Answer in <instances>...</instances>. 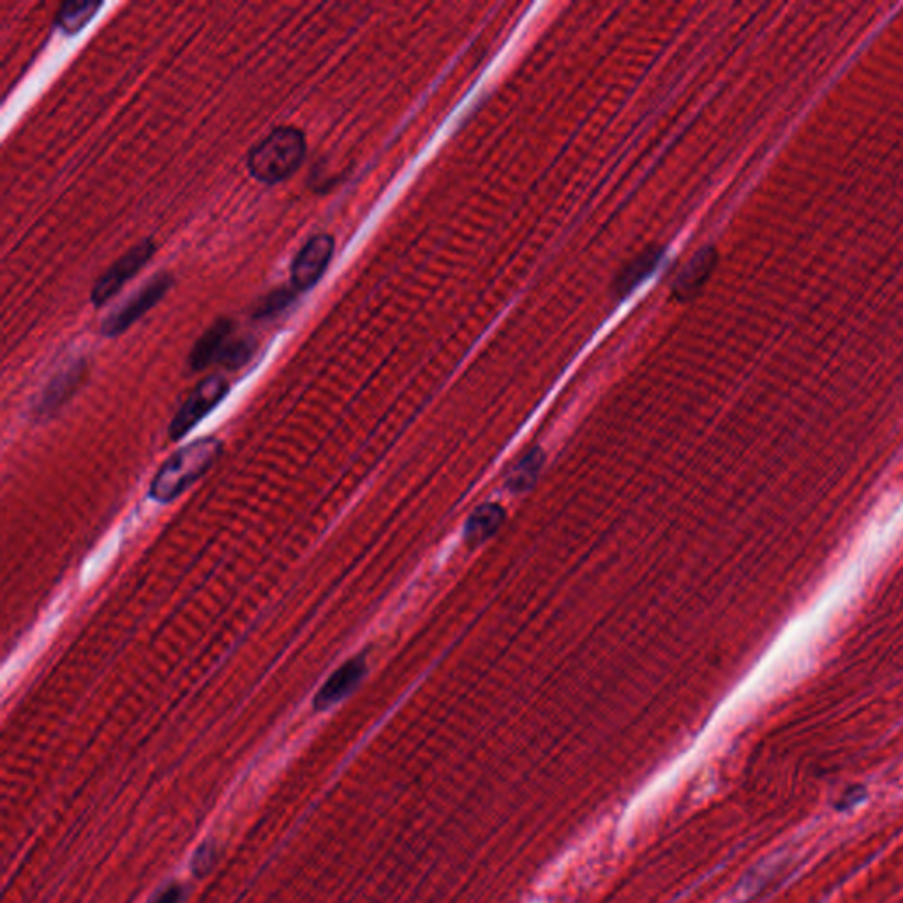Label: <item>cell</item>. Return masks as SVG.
Here are the masks:
<instances>
[{"instance_id":"obj_15","label":"cell","mask_w":903,"mask_h":903,"mask_svg":"<svg viewBox=\"0 0 903 903\" xmlns=\"http://www.w3.org/2000/svg\"><path fill=\"white\" fill-rule=\"evenodd\" d=\"M254 355V341L251 337H230V341L221 351L217 364L226 367V369H240L246 366Z\"/></svg>"},{"instance_id":"obj_16","label":"cell","mask_w":903,"mask_h":903,"mask_svg":"<svg viewBox=\"0 0 903 903\" xmlns=\"http://www.w3.org/2000/svg\"><path fill=\"white\" fill-rule=\"evenodd\" d=\"M293 300H295V293L286 288L272 292L258 304L254 311V318H270L274 314L281 313L283 309L292 304Z\"/></svg>"},{"instance_id":"obj_1","label":"cell","mask_w":903,"mask_h":903,"mask_svg":"<svg viewBox=\"0 0 903 903\" xmlns=\"http://www.w3.org/2000/svg\"><path fill=\"white\" fill-rule=\"evenodd\" d=\"M221 450V443L214 438H203L180 448L157 471L150 484V498L157 503L175 500L214 466Z\"/></svg>"},{"instance_id":"obj_3","label":"cell","mask_w":903,"mask_h":903,"mask_svg":"<svg viewBox=\"0 0 903 903\" xmlns=\"http://www.w3.org/2000/svg\"><path fill=\"white\" fill-rule=\"evenodd\" d=\"M173 277L168 272H159L156 276L147 279L135 293L129 295L119 307H115L112 313L106 316L101 323V334L106 337L120 336L126 332L136 320H140L143 314L149 313L159 300L165 297L166 292L172 288Z\"/></svg>"},{"instance_id":"obj_14","label":"cell","mask_w":903,"mask_h":903,"mask_svg":"<svg viewBox=\"0 0 903 903\" xmlns=\"http://www.w3.org/2000/svg\"><path fill=\"white\" fill-rule=\"evenodd\" d=\"M660 256H662L660 251H653V253L642 254L635 262L630 263V267L623 270V274L618 279V293L625 295V293L632 292L642 279L650 276L651 270L657 267Z\"/></svg>"},{"instance_id":"obj_2","label":"cell","mask_w":903,"mask_h":903,"mask_svg":"<svg viewBox=\"0 0 903 903\" xmlns=\"http://www.w3.org/2000/svg\"><path fill=\"white\" fill-rule=\"evenodd\" d=\"M306 152V136L302 131L297 127H277L251 149L247 168L258 182L272 186L290 179L304 163Z\"/></svg>"},{"instance_id":"obj_4","label":"cell","mask_w":903,"mask_h":903,"mask_svg":"<svg viewBox=\"0 0 903 903\" xmlns=\"http://www.w3.org/2000/svg\"><path fill=\"white\" fill-rule=\"evenodd\" d=\"M154 251H156V246L149 239L131 247L96 281L92 293H90L92 304L101 307L105 306L106 302H110L124 288V284L131 281L150 262Z\"/></svg>"},{"instance_id":"obj_11","label":"cell","mask_w":903,"mask_h":903,"mask_svg":"<svg viewBox=\"0 0 903 903\" xmlns=\"http://www.w3.org/2000/svg\"><path fill=\"white\" fill-rule=\"evenodd\" d=\"M505 519V510L498 503H487L470 515L464 526V538L468 544L478 545L493 537Z\"/></svg>"},{"instance_id":"obj_10","label":"cell","mask_w":903,"mask_h":903,"mask_svg":"<svg viewBox=\"0 0 903 903\" xmlns=\"http://www.w3.org/2000/svg\"><path fill=\"white\" fill-rule=\"evenodd\" d=\"M717 263V251L715 249H702L694 258L683 267L680 276L674 283V295L681 299L694 295L702 284L708 281L709 274L715 269Z\"/></svg>"},{"instance_id":"obj_6","label":"cell","mask_w":903,"mask_h":903,"mask_svg":"<svg viewBox=\"0 0 903 903\" xmlns=\"http://www.w3.org/2000/svg\"><path fill=\"white\" fill-rule=\"evenodd\" d=\"M334 239L327 233L314 235L300 249L292 265V284L297 292H307L316 286L329 269L334 254Z\"/></svg>"},{"instance_id":"obj_13","label":"cell","mask_w":903,"mask_h":903,"mask_svg":"<svg viewBox=\"0 0 903 903\" xmlns=\"http://www.w3.org/2000/svg\"><path fill=\"white\" fill-rule=\"evenodd\" d=\"M101 6V2H66L57 11L55 23L64 34L75 36L94 20Z\"/></svg>"},{"instance_id":"obj_18","label":"cell","mask_w":903,"mask_h":903,"mask_svg":"<svg viewBox=\"0 0 903 903\" xmlns=\"http://www.w3.org/2000/svg\"><path fill=\"white\" fill-rule=\"evenodd\" d=\"M182 896H184V889H182V886H179V884H172V886L163 889L152 903H180Z\"/></svg>"},{"instance_id":"obj_8","label":"cell","mask_w":903,"mask_h":903,"mask_svg":"<svg viewBox=\"0 0 903 903\" xmlns=\"http://www.w3.org/2000/svg\"><path fill=\"white\" fill-rule=\"evenodd\" d=\"M233 336V323L228 318L217 320L214 325H210L207 332L196 341L195 348L191 350L189 355V366L193 371H202L210 364H217V359L224 350L226 343Z\"/></svg>"},{"instance_id":"obj_12","label":"cell","mask_w":903,"mask_h":903,"mask_svg":"<svg viewBox=\"0 0 903 903\" xmlns=\"http://www.w3.org/2000/svg\"><path fill=\"white\" fill-rule=\"evenodd\" d=\"M544 464V454L540 448H531L530 452H526L517 463L512 466V470L508 471L507 484L508 491L512 493H524L531 489L538 478V473L542 470Z\"/></svg>"},{"instance_id":"obj_7","label":"cell","mask_w":903,"mask_h":903,"mask_svg":"<svg viewBox=\"0 0 903 903\" xmlns=\"http://www.w3.org/2000/svg\"><path fill=\"white\" fill-rule=\"evenodd\" d=\"M366 672L367 665L364 657L348 660L320 688V692L314 697V709L325 711V709L332 708L336 702L343 701L346 695H350L355 688L359 687Z\"/></svg>"},{"instance_id":"obj_5","label":"cell","mask_w":903,"mask_h":903,"mask_svg":"<svg viewBox=\"0 0 903 903\" xmlns=\"http://www.w3.org/2000/svg\"><path fill=\"white\" fill-rule=\"evenodd\" d=\"M228 390H230V385L223 376H209L207 380H203L193 390V394L187 397L186 403L182 404V408L173 418L172 426H170V438L172 440L184 438L198 422H202L203 418L207 417L210 411L223 401Z\"/></svg>"},{"instance_id":"obj_9","label":"cell","mask_w":903,"mask_h":903,"mask_svg":"<svg viewBox=\"0 0 903 903\" xmlns=\"http://www.w3.org/2000/svg\"><path fill=\"white\" fill-rule=\"evenodd\" d=\"M83 364H69L62 371L55 374L50 383L46 385L45 392L41 394L39 403L36 404V413L39 417L43 415H52L59 410L62 404L73 396L78 383L82 380Z\"/></svg>"},{"instance_id":"obj_17","label":"cell","mask_w":903,"mask_h":903,"mask_svg":"<svg viewBox=\"0 0 903 903\" xmlns=\"http://www.w3.org/2000/svg\"><path fill=\"white\" fill-rule=\"evenodd\" d=\"M212 859H214V849L209 847V845H202V849L196 852L195 859H193V872H195L196 877L198 875L202 877L209 870L210 865H212L210 863Z\"/></svg>"}]
</instances>
